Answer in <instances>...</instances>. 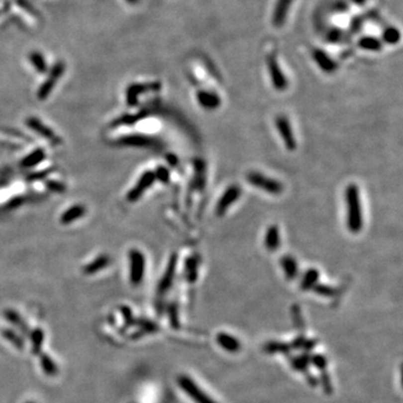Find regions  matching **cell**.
<instances>
[{
    "instance_id": "cell-4",
    "label": "cell",
    "mask_w": 403,
    "mask_h": 403,
    "mask_svg": "<svg viewBox=\"0 0 403 403\" xmlns=\"http://www.w3.org/2000/svg\"><path fill=\"white\" fill-rule=\"evenodd\" d=\"M240 196H241V188L239 186L237 185L228 186L225 192H224L221 197H219V200L217 201L215 212H216L218 216H223V215L227 212V209L239 201Z\"/></svg>"
},
{
    "instance_id": "cell-35",
    "label": "cell",
    "mask_w": 403,
    "mask_h": 403,
    "mask_svg": "<svg viewBox=\"0 0 403 403\" xmlns=\"http://www.w3.org/2000/svg\"><path fill=\"white\" fill-rule=\"evenodd\" d=\"M47 185L49 187V190H52L54 192H63L64 191V186L62 184H58L56 182H48Z\"/></svg>"
},
{
    "instance_id": "cell-7",
    "label": "cell",
    "mask_w": 403,
    "mask_h": 403,
    "mask_svg": "<svg viewBox=\"0 0 403 403\" xmlns=\"http://www.w3.org/2000/svg\"><path fill=\"white\" fill-rule=\"evenodd\" d=\"M145 257L138 250L130 252V280L133 285L140 284L145 275Z\"/></svg>"
},
{
    "instance_id": "cell-2",
    "label": "cell",
    "mask_w": 403,
    "mask_h": 403,
    "mask_svg": "<svg viewBox=\"0 0 403 403\" xmlns=\"http://www.w3.org/2000/svg\"><path fill=\"white\" fill-rule=\"evenodd\" d=\"M177 384L193 403H218L191 375L182 374L177 378Z\"/></svg>"
},
{
    "instance_id": "cell-3",
    "label": "cell",
    "mask_w": 403,
    "mask_h": 403,
    "mask_svg": "<svg viewBox=\"0 0 403 403\" xmlns=\"http://www.w3.org/2000/svg\"><path fill=\"white\" fill-rule=\"evenodd\" d=\"M246 179H248L251 185L257 187L258 190L268 193V194L279 195L284 191V186L279 181L268 177L261 173L251 172L248 174Z\"/></svg>"
},
{
    "instance_id": "cell-21",
    "label": "cell",
    "mask_w": 403,
    "mask_h": 403,
    "mask_svg": "<svg viewBox=\"0 0 403 403\" xmlns=\"http://www.w3.org/2000/svg\"><path fill=\"white\" fill-rule=\"evenodd\" d=\"M121 142H123L124 145L129 146H138V147H154L157 145V142L154 139L143 137V136H130L123 138Z\"/></svg>"
},
{
    "instance_id": "cell-28",
    "label": "cell",
    "mask_w": 403,
    "mask_h": 403,
    "mask_svg": "<svg viewBox=\"0 0 403 403\" xmlns=\"http://www.w3.org/2000/svg\"><path fill=\"white\" fill-rule=\"evenodd\" d=\"M383 40L388 44H397L400 40V31L396 27H389L383 31Z\"/></svg>"
},
{
    "instance_id": "cell-30",
    "label": "cell",
    "mask_w": 403,
    "mask_h": 403,
    "mask_svg": "<svg viewBox=\"0 0 403 403\" xmlns=\"http://www.w3.org/2000/svg\"><path fill=\"white\" fill-rule=\"evenodd\" d=\"M44 339V334L42 329H35L33 333H31V343H33V351L34 353H39L40 347H42Z\"/></svg>"
},
{
    "instance_id": "cell-6",
    "label": "cell",
    "mask_w": 403,
    "mask_h": 403,
    "mask_svg": "<svg viewBox=\"0 0 403 403\" xmlns=\"http://www.w3.org/2000/svg\"><path fill=\"white\" fill-rule=\"evenodd\" d=\"M275 123L277 130L280 133L282 141L285 143V147L290 151L295 150L296 148H297V141H296L295 139L293 128H291V124L288 118H286L285 115L277 116Z\"/></svg>"
},
{
    "instance_id": "cell-29",
    "label": "cell",
    "mask_w": 403,
    "mask_h": 403,
    "mask_svg": "<svg viewBox=\"0 0 403 403\" xmlns=\"http://www.w3.org/2000/svg\"><path fill=\"white\" fill-rule=\"evenodd\" d=\"M40 363H42V367L44 372L48 375H54L57 373V366L54 361L48 355H42L40 358Z\"/></svg>"
},
{
    "instance_id": "cell-14",
    "label": "cell",
    "mask_w": 403,
    "mask_h": 403,
    "mask_svg": "<svg viewBox=\"0 0 403 403\" xmlns=\"http://www.w3.org/2000/svg\"><path fill=\"white\" fill-rule=\"evenodd\" d=\"M312 57L318 67L325 73H334L337 70V63L322 49H315L312 53Z\"/></svg>"
},
{
    "instance_id": "cell-12",
    "label": "cell",
    "mask_w": 403,
    "mask_h": 403,
    "mask_svg": "<svg viewBox=\"0 0 403 403\" xmlns=\"http://www.w3.org/2000/svg\"><path fill=\"white\" fill-rule=\"evenodd\" d=\"M294 0H277L272 13V24L276 27H281L286 22Z\"/></svg>"
},
{
    "instance_id": "cell-34",
    "label": "cell",
    "mask_w": 403,
    "mask_h": 403,
    "mask_svg": "<svg viewBox=\"0 0 403 403\" xmlns=\"http://www.w3.org/2000/svg\"><path fill=\"white\" fill-rule=\"evenodd\" d=\"M327 39L329 40V42H338V40L342 39V33L338 30H330L328 35H327Z\"/></svg>"
},
{
    "instance_id": "cell-38",
    "label": "cell",
    "mask_w": 403,
    "mask_h": 403,
    "mask_svg": "<svg viewBox=\"0 0 403 403\" xmlns=\"http://www.w3.org/2000/svg\"><path fill=\"white\" fill-rule=\"evenodd\" d=\"M29 403H33V402H29Z\"/></svg>"
},
{
    "instance_id": "cell-27",
    "label": "cell",
    "mask_w": 403,
    "mask_h": 403,
    "mask_svg": "<svg viewBox=\"0 0 403 403\" xmlns=\"http://www.w3.org/2000/svg\"><path fill=\"white\" fill-rule=\"evenodd\" d=\"M29 58H30L31 64H33V66L39 72V73H45V72H46V70H47L46 62H45L42 54L34 52L30 54Z\"/></svg>"
},
{
    "instance_id": "cell-36",
    "label": "cell",
    "mask_w": 403,
    "mask_h": 403,
    "mask_svg": "<svg viewBox=\"0 0 403 403\" xmlns=\"http://www.w3.org/2000/svg\"><path fill=\"white\" fill-rule=\"evenodd\" d=\"M353 1L355 2L356 4H363V3H364V2L366 1V0H353Z\"/></svg>"
},
{
    "instance_id": "cell-10",
    "label": "cell",
    "mask_w": 403,
    "mask_h": 403,
    "mask_svg": "<svg viewBox=\"0 0 403 403\" xmlns=\"http://www.w3.org/2000/svg\"><path fill=\"white\" fill-rule=\"evenodd\" d=\"M156 181V177H155V173L154 172H146L145 174L141 175V177L139 178L138 183L136 184V186H134L131 191L128 193V197L127 200L129 202H136L139 199H140L141 195L143 193L146 192V190L148 187H150L152 184L155 183Z\"/></svg>"
},
{
    "instance_id": "cell-20",
    "label": "cell",
    "mask_w": 403,
    "mask_h": 403,
    "mask_svg": "<svg viewBox=\"0 0 403 403\" xmlns=\"http://www.w3.org/2000/svg\"><path fill=\"white\" fill-rule=\"evenodd\" d=\"M85 214V207L83 205H74L66 210V212L62 215L61 223L62 224H69L71 222H74L75 219L82 217Z\"/></svg>"
},
{
    "instance_id": "cell-18",
    "label": "cell",
    "mask_w": 403,
    "mask_h": 403,
    "mask_svg": "<svg viewBox=\"0 0 403 403\" xmlns=\"http://www.w3.org/2000/svg\"><path fill=\"white\" fill-rule=\"evenodd\" d=\"M280 264L285 276L293 280L298 275V263L291 255H284L280 260Z\"/></svg>"
},
{
    "instance_id": "cell-13",
    "label": "cell",
    "mask_w": 403,
    "mask_h": 403,
    "mask_svg": "<svg viewBox=\"0 0 403 403\" xmlns=\"http://www.w3.org/2000/svg\"><path fill=\"white\" fill-rule=\"evenodd\" d=\"M197 102L205 110H216L221 105V98L216 92L207 91V90H201L197 92Z\"/></svg>"
},
{
    "instance_id": "cell-1",
    "label": "cell",
    "mask_w": 403,
    "mask_h": 403,
    "mask_svg": "<svg viewBox=\"0 0 403 403\" xmlns=\"http://www.w3.org/2000/svg\"><path fill=\"white\" fill-rule=\"evenodd\" d=\"M345 205H346L347 228L352 233L361 232L364 219H363L360 190L355 184H349L345 190Z\"/></svg>"
},
{
    "instance_id": "cell-24",
    "label": "cell",
    "mask_w": 403,
    "mask_h": 403,
    "mask_svg": "<svg viewBox=\"0 0 403 403\" xmlns=\"http://www.w3.org/2000/svg\"><path fill=\"white\" fill-rule=\"evenodd\" d=\"M45 158V152L42 149H37L31 152L30 155L25 157L24 160H22L21 166H24L26 168L34 167V166L38 165L40 161Z\"/></svg>"
},
{
    "instance_id": "cell-11",
    "label": "cell",
    "mask_w": 403,
    "mask_h": 403,
    "mask_svg": "<svg viewBox=\"0 0 403 403\" xmlns=\"http://www.w3.org/2000/svg\"><path fill=\"white\" fill-rule=\"evenodd\" d=\"M176 266H177V255L172 254V257L169 258V261L167 267H166V270L163 275V278L158 285V294L164 295L166 291H168V289L172 287L174 278H175V272H176Z\"/></svg>"
},
{
    "instance_id": "cell-16",
    "label": "cell",
    "mask_w": 403,
    "mask_h": 403,
    "mask_svg": "<svg viewBox=\"0 0 403 403\" xmlns=\"http://www.w3.org/2000/svg\"><path fill=\"white\" fill-rule=\"evenodd\" d=\"M280 231L279 227L276 225H271L267 228L266 234H264V246L268 251H276L280 248Z\"/></svg>"
},
{
    "instance_id": "cell-5",
    "label": "cell",
    "mask_w": 403,
    "mask_h": 403,
    "mask_svg": "<svg viewBox=\"0 0 403 403\" xmlns=\"http://www.w3.org/2000/svg\"><path fill=\"white\" fill-rule=\"evenodd\" d=\"M267 65L269 73H270L272 85L278 91H284L288 87V81H287L279 63H278L276 55H269L267 57Z\"/></svg>"
},
{
    "instance_id": "cell-8",
    "label": "cell",
    "mask_w": 403,
    "mask_h": 403,
    "mask_svg": "<svg viewBox=\"0 0 403 403\" xmlns=\"http://www.w3.org/2000/svg\"><path fill=\"white\" fill-rule=\"evenodd\" d=\"M215 343L218 345V347H221L224 352L230 353V354H237L241 352L242 349V342L236 337L235 335H233L228 331H218V333L215 335Z\"/></svg>"
},
{
    "instance_id": "cell-22",
    "label": "cell",
    "mask_w": 403,
    "mask_h": 403,
    "mask_svg": "<svg viewBox=\"0 0 403 403\" xmlns=\"http://www.w3.org/2000/svg\"><path fill=\"white\" fill-rule=\"evenodd\" d=\"M185 273L187 281L191 282V284L197 280V277H199V260L195 257H191L186 260Z\"/></svg>"
},
{
    "instance_id": "cell-15",
    "label": "cell",
    "mask_w": 403,
    "mask_h": 403,
    "mask_svg": "<svg viewBox=\"0 0 403 403\" xmlns=\"http://www.w3.org/2000/svg\"><path fill=\"white\" fill-rule=\"evenodd\" d=\"M160 88L159 83L150 84H132L127 91V102L129 105H136L138 103L139 94L145 93L147 91H154Z\"/></svg>"
},
{
    "instance_id": "cell-17",
    "label": "cell",
    "mask_w": 403,
    "mask_h": 403,
    "mask_svg": "<svg viewBox=\"0 0 403 403\" xmlns=\"http://www.w3.org/2000/svg\"><path fill=\"white\" fill-rule=\"evenodd\" d=\"M26 123H27V125H28V127H29L30 129H33L34 131L39 133L42 137L46 138V139H48V140H51V141L58 142V139L56 138L55 133H54L51 129L47 128L46 125H44L42 122H40V121H39L38 119H36V118H28V119H27V121H26Z\"/></svg>"
},
{
    "instance_id": "cell-23",
    "label": "cell",
    "mask_w": 403,
    "mask_h": 403,
    "mask_svg": "<svg viewBox=\"0 0 403 403\" xmlns=\"http://www.w3.org/2000/svg\"><path fill=\"white\" fill-rule=\"evenodd\" d=\"M358 46L363 49H365V51L378 52L381 48H382L383 44L379 38L371 37V36H365V37H362L360 40H358Z\"/></svg>"
},
{
    "instance_id": "cell-31",
    "label": "cell",
    "mask_w": 403,
    "mask_h": 403,
    "mask_svg": "<svg viewBox=\"0 0 403 403\" xmlns=\"http://www.w3.org/2000/svg\"><path fill=\"white\" fill-rule=\"evenodd\" d=\"M2 336H3V337L6 338V339H8L9 342L15 345L16 347L22 348V346H24V343H22V339L15 333V331H12V330H10V329H3V330H2Z\"/></svg>"
},
{
    "instance_id": "cell-37",
    "label": "cell",
    "mask_w": 403,
    "mask_h": 403,
    "mask_svg": "<svg viewBox=\"0 0 403 403\" xmlns=\"http://www.w3.org/2000/svg\"><path fill=\"white\" fill-rule=\"evenodd\" d=\"M128 2H130V3H137L139 0H127Z\"/></svg>"
},
{
    "instance_id": "cell-32",
    "label": "cell",
    "mask_w": 403,
    "mask_h": 403,
    "mask_svg": "<svg viewBox=\"0 0 403 403\" xmlns=\"http://www.w3.org/2000/svg\"><path fill=\"white\" fill-rule=\"evenodd\" d=\"M312 290H315L316 294L324 296V297H333L335 294L334 288H331V287H329V286H325V285H316L315 288H313Z\"/></svg>"
},
{
    "instance_id": "cell-33",
    "label": "cell",
    "mask_w": 403,
    "mask_h": 403,
    "mask_svg": "<svg viewBox=\"0 0 403 403\" xmlns=\"http://www.w3.org/2000/svg\"><path fill=\"white\" fill-rule=\"evenodd\" d=\"M155 177L161 183H168L170 179V173L167 168L165 167H158L155 172Z\"/></svg>"
},
{
    "instance_id": "cell-25",
    "label": "cell",
    "mask_w": 403,
    "mask_h": 403,
    "mask_svg": "<svg viewBox=\"0 0 403 403\" xmlns=\"http://www.w3.org/2000/svg\"><path fill=\"white\" fill-rule=\"evenodd\" d=\"M110 262V260L105 255H102V257H99L92 263L88 264L87 267L84 268V272L88 273V275H92V273H96L99 270H101V269L104 268L105 266H107Z\"/></svg>"
},
{
    "instance_id": "cell-26",
    "label": "cell",
    "mask_w": 403,
    "mask_h": 403,
    "mask_svg": "<svg viewBox=\"0 0 403 403\" xmlns=\"http://www.w3.org/2000/svg\"><path fill=\"white\" fill-rule=\"evenodd\" d=\"M4 317H6L8 320H10L13 325L19 327V328L24 331V333H27V331H28V326L25 325L24 320L21 319V317L18 315L16 311L6 310L4 311Z\"/></svg>"
},
{
    "instance_id": "cell-19",
    "label": "cell",
    "mask_w": 403,
    "mask_h": 403,
    "mask_svg": "<svg viewBox=\"0 0 403 403\" xmlns=\"http://www.w3.org/2000/svg\"><path fill=\"white\" fill-rule=\"evenodd\" d=\"M318 280H319V272H318L317 269H308L302 276V281H300V288L303 291L312 290L315 288V286L318 285Z\"/></svg>"
},
{
    "instance_id": "cell-9",
    "label": "cell",
    "mask_w": 403,
    "mask_h": 403,
    "mask_svg": "<svg viewBox=\"0 0 403 403\" xmlns=\"http://www.w3.org/2000/svg\"><path fill=\"white\" fill-rule=\"evenodd\" d=\"M64 63L62 62H58L57 64L53 67L51 73H49L47 80L45 81L43 83L42 87L39 88V91H38V99L39 100H45L48 96L49 93L52 92L53 88L55 87V84L57 82V80L60 79V76L64 73Z\"/></svg>"
}]
</instances>
